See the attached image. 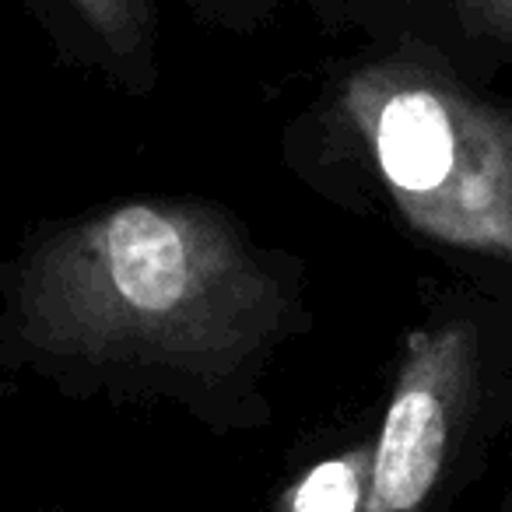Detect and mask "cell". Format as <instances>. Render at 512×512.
<instances>
[{"instance_id":"7a4b0ae2","label":"cell","mask_w":512,"mask_h":512,"mask_svg":"<svg viewBox=\"0 0 512 512\" xmlns=\"http://www.w3.org/2000/svg\"><path fill=\"white\" fill-rule=\"evenodd\" d=\"M288 144L327 197L372 200L432 246L512 264V99L376 46L330 78Z\"/></svg>"},{"instance_id":"277c9868","label":"cell","mask_w":512,"mask_h":512,"mask_svg":"<svg viewBox=\"0 0 512 512\" xmlns=\"http://www.w3.org/2000/svg\"><path fill=\"white\" fill-rule=\"evenodd\" d=\"M327 25H355L379 50L425 57L463 81L512 74V0H327Z\"/></svg>"},{"instance_id":"8992f818","label":"cell","mask_w":512,"mask_h":512,"mask_svg":"<svg viewBox=\"0 0 512 512\" xmlns=\"http://www.w3.org/2000/svg\"><path fill=\"white\" fill-rule=\"evenodd\" d=\"M372 449L330 456L316 463L288 495V512H362L369 491Z\"/></svg>"},{"instance_id":"52a82bcc","label":"cell","mask_w":512,"mask_h":512,"mask_svg":"<svg viewBox=\"0 0 512 512\" xmlns=\"http://www.w3.org/2000/svg\"><path fill=\"white\" fill-rule=\"evenodd\" d=\"M193 11V18L211 29L225 32H260L288 8H306L309 15H316L327 25V0H186Z\"/></svg>"},{"instance_id":"3957f363","label":"cell","mask_w":512,"mask_h":512,"mask_svg":"<svg viewBox=\"0 0 512 512\" xmlns=\"http://www.w3.org/2000/svg\"><path fill=\"white\" fill-rule=\"evenodd\" d=\"M481 334L470 316H432L404 337L369 460L362 512H421L470 421Z\"/></svg>"},{"instance_id":"5b68a950","label":"cell","mask_w":512,"mask_h":512,"mask_svg":"<svg viewBox=\"0 0 512 512\" xmlns=\"http://www.w3.org/2000/svg\"><path fill=\"white\" fill-rule=\"evenodd\" d=\"M92 43L95 60L134 92L158 81V22L151 0H60Z\"/></svg>"},{"instance_id":"6da1fadb","label":"cell","mask_w":512,"mask_h":512,"mask_svg":"<svg viewBox=\"0 0 512 512\" xmlns=\"http://www.w3.org/2000/svg\"><path fill=\"white\" fill-rule=\"evenodd\" d=\"M15 309L43 355L190 397L249 383L306 320L299 260L204 197L123 200L67 221L25 260Z\"/></svg>"}]
</instances>
